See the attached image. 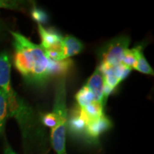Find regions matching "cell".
I'll use <instances>...</instances> for the list:
<instances>
[{
  "label": "cell",
  "mask_w": 154,
  "mask_h": 154,
  "mask_svg": "<svg viewBox=\"0 0 154 154\" xmlns=\"http://www.w3.org/2000/svg\"><path fill=\"white\" fill-rule=\"evenodd\" d=\"M0 88L8 102L9 116L14 118L18 123L26 149H36L39 154L47 153L48 137L44 127L33 109L13 89L11 62L6 52L0 54Z\"/></svg>",
  "instance_id": "cell-1"
},
{
  "label": "cell",
  "mask_w": 154,
  "mask_h": 154,
  "mask_svg": "<svg viewBox=\"0 0 154 154\" xmlns=\"http://www.w3.org/2000/svg\"><path fill=\"white\" fill-rule=\"evenodd\" d=\"M14 53L13 61L26 83L42 87L52 78L51 63L40 45L31 42L23 34L11 32Z\"/></svg>",
  "instance_id": "cell-2"
},
{
  "label": "cell",
  "mask_w": 154,
  "mask_h": 154,
  "mask_svg": "<svg viewBox=\"0 0 154 154\" xmlns=\"http://www.w3.org/2000/svg\"><path fill=\"white\" fill-rule=\"evenodd\" d=\"M66 82L60 78L56 86L54 111L57 116V124L51 131L50 142L57 154H65L66 131L67 126Z\"/></svg>",
  "instance_id": "cell-3"
},
{
  "label": "cell",
  "mask_w": 154,
  "mask_h": 154,
  "mask_svg": "<svg viewBox=\"0 0 154 154\" xmlns=\"http://www.w3.org/2000/svg\"><path fill=\"white\" fill-rule=\"evenodd\" d=\"M129 43L130 38L125 36L114 38L106 43L99 50V65L96 68L103 72L111 67L121 64Z\"/></svg>",
  "instance_id": "cell-4"
},
{
  "label": "cell",
  "mask_w": 154,
  "mask_h": 154,
  "mask_svg": "<svg viewBox=\"0 0 154 154\" xmlns=\"http://www.w3.org/2000/svg\"><path fill=\"white\" fill-rule=\"evenodd\" d=\"M38 30L42 41L40 46L47 57L53 61L63 60L62 35L54 29H46L40 24H38Z\"/></svg>",
  "instance_id": "cell-5"
},
{
  "label": "cell",
  "mask_w": 154,
  "mask_h": 154,
  "mask_svg": "<svg viewBox=\"0 0 154 154\" xmlns=\"http://www.w3.org/2000/svg\"><path fill=\"white\" fill-rule=\"evenodd\" d=\"M131 70L132 69L120 64L119 66L111 67L101 72L104 79V99L106 101L109 94L128 76Z\"/></svg>",
  "instance_id": "cell-6"
},
{
  "label": "cell",
  "mask_w": 154,
  "mask_h": 154,
  "mask_svg": "<svg viewBox=\"0 0 154 154\" xmlns=\"http://www.w3.org/2000/svg\"><path fill=\"white\" fill-rule=\"evenodd\" d=\"M112 123L105 115L95 120L88 121L84 140L91 144L99 143L101 135L110 129Z\"/></svg>",
  "instance_id": "cell-7"
},
{
  "label": "cell",
  "mask_w": 154,
  "mask_h": 154,
  "mask_svg": "<svg viewBox=\"0 0 154 154\" xmlns=\"http://www.w3.org/2000/svg\"><path fill=\"white\" fill-rule=\"evenodd\" d=\"M88 121L87 117L82 109L76 105V106L72 109L68 121L69 131L73 136L84 140Z\"/></svg>",
  "instance_id": "cell-8"
},
{
  "label": "cell",
  "mask_w": 154,
  "mask_h": 154,
  "mask_svg": "<svg viewBox=\"0 0 154 154\" xmlns=\"http://www.w3.org/2000/svg\"><path fill=\"white\" fill-rule=\"evenodd\" d=\"M85 86L91 91L95 101L100 102L105 106L106 100L104 99V79L102 73L96 68L95 72L89 77Z\"/></svg>",
  "instance_id": "cell-9"
},
{
  "label": "cell",
  "mask_w": 154,
  "mask_h": 154,
  "mask_svg": "<svg viewBox=\"0 0 154 154\" xmlns=\"http://www.w3.org/2000/svg\"><path fill=\"white\" fill-rule=\"evenodd\" d=\"M62 49L63 60H64L82 52L84 49V45L82 42L75 36L66 35L63 37Z\"/></svg>",
  "instance_id": "cell-10"
},
{
  "label": "cell",
  "mask_w": 154,
  "mask_h": 154,
  "mask_svg": "<svg viewBox=\"0 0 154 154\" xmlns=\"http://www.w3.org/2000/svg\"><path fill=\"white\" fill-rule=\"evenodd\" d=\"M134 49L136 57V62L134 69L138 71V72L143 73V74L153 76V70L149 65V63H148V61H146V58L144 57L143 47L141 46H138V47H135Z\"/></svg>",
  "instance_id": "cell-11"
},
{
  "label": "cell",
  "mask_w": 154,
  "mask_h": 154,
  "mask_svg": "<svg viewBox=\"0 0 154 154\" xmlns=\"http://www.w3.org/2000/svg\"><path fill=\"white\" fill-rule=\"evenodd\" d=\"M73 61L71 59L61 61H53L51 63V75L52 77L63 78L72 68Z\"/></svg>",
  "instance_id": "cell-12"
},
{
  "label": "cell",
  "mask_w": 154,
  "mask_h": 154,
  "mask_svg": "<svg viewBox=\"0 0 154 154\" xmlns=\"http://www.w3.org/2000/svg\"><path fill=\"white\" fill-rule=\"evenodd\" d=\"M103 105L101 103L97 101H94L86 106L82 108V110L88 121L95 120L101 118L104 114L103 113Z\"/></svg>",
  "instance_id": "cell-13"
},
{
  "label": "cell",
  "mask_w": 154,
  "mask_h": 154,
  "mask_svg": "<svg viewBox=\"0 0 154 154\" xmlns=\"http://www.w3.org/2000/svg\"><path fill=\"white\" fill-rule=\"evenodd\" d=\"M9 117L8 102L5 93L0 88V135L5 132V124Z\"/></svg>",
  "instance_id": "cell-14"
},
{
  "label": "cell",
  "mask_w": 154,
  "mask_h": 154,
  "mask_svg": "<svg viewBox=\"0 0 154 154\" xmlns=\"http://www.w3.org/2000/svg\"><path fill=\"white\" fill-rule=\"evenodd\" d=\"M76 99L77 101V105L81 109L86 106L90 104L92 102L96 101L91 91L85 85L77 92L76 95Z\"/></svg>",
  "instance_id": "cell-15"
},
{
  "label": "cell",
  "mask_w": 154,
  "mask_h": 154,
  "mask_svg": "<svg viewBox=\"0 0 154 154\" xmlns=\"http://www.w3.org/2000/svg\"><path fill=\"white\" fill-rule=\"evenodd\" d=\"M136 62V54H135L134 49H127L124 54V58H123L121 64L124 66L129 68L131 69H134V67Z\"/></svg>",
  "instance_id": "cell-16"
},
{
  "label": "cell",
  "mask_w": 154,
  "mask_h": 154,
  "mask_svg": "<svg viewBox=\"0 0 154 154\" xmlns=\"http://www.w3.org/2000/svg\"><path fill=\"white\" fill-rule=\"evenodd\" d=\"M40 120H41V123L43 126L49 127L51 129L54 128L57 124V116L54 112L47 113L42 115Z\"/></svg>",
  "instance_id": "cell-17"
},
{
  "label": "cell",
  "mask_w": 154,
  "mask_h": 154,
  "mask_svg": "<svg viewBox=\"0 0 154 154\" xmlns=\"http://www.w3.org/2000/svg\"><path fill=\"white\" fill-rule=\"evenodd\" d=\"M32 17L38 24H44L48 21V15L42 9L34 7L32 9Z\"/></svg>",
  "instance_id": "cell-18"
},
{
  "label": "cell",
  "mask_w": 154,
  "mask_h": 154,
  "mask_svg": "<svg viewBox=\"0 0 154 154\" xmlns=\"http://www.w3.org/2000/svg\"><path fill=\"white\" fill-rule=\"evenodd\" d=\"M2 8L19 9L20 8V3L17 2L2 1V0H0V9Z\"/></svg>",
  "instance_id": "cell-19"
},
{
  "label": "cell",
  "mask_w": 154,
  "mask_h": 154,
  "mask_svg": "<svg viewBox=\"0 0 154 154\" xmlns=\"http://www.w3.org/2000/svg\"><path fill=\"white\" fill-rule=\"evenodd\" d=\"M4 154H17V153L12 149V148L11 147V146L9 145L8 142L6 141L5 144V149H4Z\"/></svg>",
  "instance_id": "cell-20"
},
{
  "label": "cell",
  "mask_w": 154,
  "mask_h": 154,
  "mask_svg": "<svg viewBox=\"0 0 154 154\" xmlns=\"http://www.w3.org/2000/svg\"><path fill=\"white\" fill-rule=\"evenodd\" d=\"M0 30H1V22H0Z\"/></svg>",
  "instance_id": "cell-21"
},
{
  "label": "cell",
  "mask_w": 154,
  "mask_h": 154,
  "mask_svg": "<svg viewBox=\"0 0 154 154\" xmlns=\"http://www.w3.org/2000/svg\"><path fill=\"white\" fill-rule=\"evenodd\" d=\"M65 154H66V153H65Z\"/></svg>",
  "instance_id": "cell-22"
}]
</instances>
